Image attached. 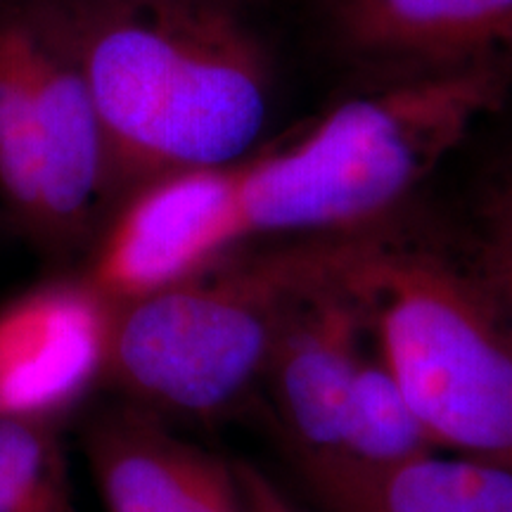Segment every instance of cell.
Instances as JSON below:
<instances>
[{
  "mask_svg": "<svg viewBox=\"0 0 512 512\" xmlns=\"http://www.w3.org/2000/svg\"><path fill=\"white\" fill-rule=\"evenodd\" d=\"M79 64L121 200L159 176L245 159L268 119L264 50L219 0H27Z\"/></svg>",
  "mask_w": 512,
  "mask_h": 512,
  "instance_id": "obj_1",
  "label": "cell"
},
{
  "mask_svg": "<svg viewBox=\"0 0 512 512\" xmlns=\"http://www.w3.org/2000/svg\"><path fill=\"white\" fill-rule=\"evenodd\" d=\"M512 57L406 76L337 105L302 138L235 162L245 235H347L396 207L494 114Z\"/></svg>",
  "mask_w": 512,
  "mask_h": 512,
  "instance_id": "obj_2",
  "label": "cell"
},
{
  "mask_svg": "<svg viewBox=\"0 0 512 512\" xmlns=\"http://www.w3.org/2000/svg\"><path fill=\"white\" fill-rule=\"evenodd\" d=\"M347 235L306 238L112 304L105 380L152 415L209 420L256 380L294 304L335 278Z\"/></svg>",
  "mask_w": 512,
  "mask_h": 512,
  "instance_id": "obj_3",
  "label": "cell"
},
{
  "mask_svg": "<svg viewBox=\"0 0 512 512\" xmlns=\"http://www.w3.org/2000/svg\"><path fill=\"white\" fill-rule=\"evenodd\" d=\"M339 283L437 446L512 467V337L482 287L368 238H356Z\"/></svg>",
  "mask_w": 512,
  "mask_h": 512,
  "instance_id": "obj_4",
  "label": "cell"
},
{
  "mask_svg": "<svg viewBox=\"0 0 512 512\" xmlns=\"http://www.w3.org/2000/svg\"><path fill=\"white\" fill-rule=\"evenodd\" d=\"M242 240L235 162L176 171L126 197L86 280L112 304L128 302L195 278Z\"/></svg>",
  "mask_w": 512,
  "mask_h": 512,
  "instance_id": "obj_5",
  "label": "cell"
},
{
  "mask_svg": "<svg viewBox=\"0 0 512 512\" xmlns=\"http://www.w3.org/2000/svg\"><path fill=\"white\" fill-rule=\"evenodd\" d=\"M41 152V228L53 245L86 240L121 200L110 140L79 64L24 3Z\"/></svg>",
  "mask_w": 512,
  "mask_h": 512,
  "instance_id": "obj_6",
  "label": "cell"
},
{
  "mask_svg": "<svg viewBox=\"0 0 512 512\" xmlns=\"http://www.w3.org/2000/svg\"><path fill=\"white\" fill-rule=\"evenodd\" d=\"M112 302L88 280L36 287L0 309V418L48 422L105 377Z\"/></svg>",
  "mask_w": 512,
  "mask_h": 512,
  "instance_id": "obj_7",
  "label": "cell"
},
{
  "mask_svg": "<svg viewBox=\"0 0 512 512\" xmlns=\"http://www.w3.org/2000/svg\"><path fill=\"white\" fill-rule=\"evenodd\" d=\"M339 271L332 283L292 306L264 373L299 463L339 453L349 394L366 356L361 351L366 320L339 283Z\"/></svg>",
  "mask_w": 512,
  "mask_h": 512,
  "instance_id": "obj_8",
  "label": "cell"
},
{
  "mask_svg": "<svg viewBox=\"0 0 512 512\" xmlns=\"http://www.w3.org/2000/svg\"><path fill=\"white\" fill-rule=\"evenodd\" d=\"M86 453L107 512H247L238 472L143 408L102 415Z\"/></svg>",
  "mask_w": 512,
  "mask_h": 512,
  "instance_id": "obj_9",
  "label": "cell"
},
{
  "mask_svg": "<svg viewBox=\"0 0 512 512\" xmlns=\"http://www.w3.org/2000/svg\"><path fill=\"white\" fill-rule=\"evenodd\" d=\"M335 19L361 60L408 76L512 55V0H335Z\"/></svg>",
  "mask_w": 512,
  "mask_h": 512,
  "instance_id": "obj_10",
  "label": "cell"
},
{
  "mask_svg": "<svg viewBox=\"0 0 512 512\" xmlns=\"http://www.w3.org/2000/svg\"><path fill=\"white\" fill-rule=\"evenodd\" d=\"M299 470L328 512H512V467L463 453L382 467L318 458Z\"/></svg>",
  "mask_w": 512,
  "mask_h": 512,
  "instance_id": "obj_11",
  "label": "cell"
},
{
  "mask_svg": "<svg viewBox=\"0 0 512 512\" xmlns=\"http://www.w3.org/2000/svg\"><path fill=\"white\" fill-rule=\"evenodd\" d=\"M0 195L24 228H41V152L22 8H0Z\"/></svg>",
  "mask_w": 512,
  "mask_h": 512,
  "instance_id": "obj_12",
  "label": "cell"
},
{
  "mask_svg": "<svg viewBox=\"0 0 512 512\" xmlns=\"http://www.w3.org/2000/svg\"><path fill=\"white\" fill-rule=\"evenodd\" d=\"M439 451L413 403L380 358L363 356L349 394L339 453L358 465H396Z\"/></svg>",
  "mask_w": 512,
  "mask_h": 512,
  "instance_id": "obj_13",
  "label": "cell"
},
{
  "mask_svg": "<svg viewBox=\"0 0 512 512\" xmlns=\"http://www.w3.org/2000/svg\"><path fill=\"white\" fill-rule=\"evenodd\" d=\"M0 512H69L67 460L55 425L0 418Z\"/></svg>",
  "mask_w": 512,
  "mask_h": 512,
  "instance_id": "obj_14",
  "label": "cell"
},
{
  "mask_svg": "<svg viewBox=\"0 0 512 512\" xmlns=\"http://www.w3.org/2000/svg\"><path fill=\"white\" fill-rule=\"evenodd\" d=\"M479 287L512 337V171L496 185L484 209Z\"/></svg>",
  "mask_w": 512,
  "mask_h": 512,
  "instance_id": "obj_15",
  "label": "cell"
},
{
  "mask_svg": "<svg viewBox=\"0 0 512 512\" xmlns=\"http://www.w3.org/2000/svg\"><path fill=\"white\" fill-rule=\"evenodd\" d=\"M235 472H238L242 494H245L247 512H299L280 494L278 486L266 475H261L256 467L240 463L235 465Z\"/></svg>",
  "mask_w": 512,
  "mask_h": 512,
  "instance_id": "obj_16",
  "label": "cell"
}]
</instances>
